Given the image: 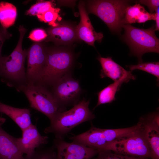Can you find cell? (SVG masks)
<instances>
[{
    "instance_id": "obj_1",
    "label": "cell",
    "mask_w": 159,
    "mask_h": 159,
    "mask_svg": "<svg viewBox=\"0 0 159 159\" xmlns=\"http://www.w3.org/2000/svg\"><path fill=\"white\" fill-rule=\"evenodd\" d=\"M19 37L14 50L8 56H3L0 63V77L7 86L15 88L19 92L28 84L24 67L27 50L23 49L22 43L26 29L23 26L18 28Z\"/></svg>"
},
{
    "instance_id": "obj_2",
    "label": "cell",
    "mask_w": 159,
    "mask_h": 159,
    "mask_svg": "<svg viewBox=\"0 0 159 159\" xmlns=\"http://www.w3.org/2000/svg\"><path fill=\"white\" fill-rule=\"evenodd\" d=\"M74 60V54L68 49L56 47L47 48L45 67L39 79L34 84L49 89L64 75L70 73Z\"/></svg>"
},
{
    "instance_id": "obj_3",
    "label": "cell",
    "mask_w": 159,
    "mask_h": 159,
    "mask_svg": "<svg viewBox=\"0 0 159 159\" xmlns=\"http://www.w3.org/2000/svg\"><path fill=\"white\" fill-rule=\"evenodd\" d=\"M90 100L83 98L74 105L70 110L58 112L50 121V125L44 130L46 133H52L56 138H63L72 129L95 117L89 109Z\"/></svg>"
},
{
    "instance_id": "obj_4",
    "label": "cell",
    "mask_w": 159,
    "mask_h": 159,
    "mask_svg": "<svg viewBox=\"0 0 159 159\" xmlns=\"http://www.w3.org/2000/svg\"><path fill=\"white\" fill-rule=\"evenodd\" d=\"M123 39L129 46L131 54L136 56L140 62L142 56L148 52L159 53V39L155 34L154 26L144 29L136 27L130 24H124Z\"/></svg>"
},
{
    "instance_id": "obj_5",
    "label": "cell",
    "mask_w": 159,
    "mask_h": 159,
    "mask_svg": "<svg viewBox=\"0 0 159 159\" xmlns=\"http://www.w3.org/2000/svg\"><path fill=\"white\" fill-rule=\"evenodd\" d=\"M127 0H91L88 1V12L100 18L111 32L119 34L124 24Z\"/></svg>"
},
{
    "instance_id": "obj_6",
    "label": "cell",
    "mask_w": 159,
    "mask_h": 159,
    "mask_svg": "<svg viewBox=\"0 0 159 159\" xmlns=\"http://www.w3.org/2000/svg\"><path fill=\"white\" fill-rule=\"evenodd\" d=\"M139 121L140 125L138 129L117 138L99 150H109L128 156L150 158L145 132L141 122Z\"/></svg>"
},
{
    "instance_id": "obj_7",
    "label": "cell",
    "mask_w": 159,
    "mask_h": 159,
    "mask_svg": "<svg viewBox=\"0 0 159 159\" xmlns=\"http://www.w3.org/2000/svg\"><path fill=\"white\" fill-rule=\"evenodd\" d=\"M19 92L24 94L32 108L44 115L50 121L58 112L63 111L50 90L44 86L28 84L21 87Z\"/></svg>"
},
{
    "instance_id": "obj_8",
    "label": "cell",
    "mask_w": 159,
    "mask_h": 159,
    "mask_svg": "<svg viewBox=\"0 0 159 159\" xmlns=\"http://www.w3.org/2000/svg\"><path fill=\"white\" fill-rule=\"evenodd\" d=\"M140 125V123L139 121L133 126L123 128L104 129L92 126L87 131L74 135L69 139L73 141L97 148L99 150L117 138L136 130Z\"/></svg>"
},
{
    "instance_id": "obj_9",
    "label": "cell",
    "mask_w": 159,
    "mask_h": 159,
    "mask_svg": "<svg viewBox=\"0 0 159 159\" xmlns=\"http://www.w3.org/2000/svg\"><path fill=\"white\" fill-rule=\"evenodd\" d=\"M50 88V90L62 111L63 107L78 102L82 92L79 82L73 78L70 73L61 78Z\"/></svg>"
},
{
    "instance_id": "obj_10",
    "label": "cell",
    "mask_w": 159,
    "mask_h": 159,
    "mask_svg": "<svg viewBox=\"0 0 159 159\" xmlns=\"http://www.w3.org/2000/svg\"><path fill=\"white\" fill-rule=\"evenodd\" d=\"M47 49L42 43L36 42L27 50L26 73L28 84H34L39 77L46 64Z\"/></svg>"
},
{
    "instance_id": "obj_11",
    "label": "cell",
    "mask_w": 159,
    "mask_h": 159,
    "mask_svg": "<svg viewBox=\"0 0 159 159\" xmlns=\"http://www.w3.org/2000/svg\"><path fill=\"white\" fill-rule=\"evenodd\" d=\"M57 151L56 159H90L100 152L97 149L73 141L55 138L53 145Z\"/></svg>"
},
{
    "instance_id": "obj_12",
    "label": "cell",
    "mask_w": 159,
    "mask_h": 159,
    "mask_svg": "<svg viewBox=\"0 0 159 159\" xmlns=\"http://www.w3.org/2000/svg\"><path fill=\"white\" fill-rule=\"evenodd\" d=\"M139 120L144 128L152 159H159V115L155 112L144 117Z\"/></svg>"
},
{
    "instance_id": "obj_13",
    "label": "cell",
    "mask_w": 159,
    "mask_h": 159,
    "mask_svg": "<svg viewBox=\"0 0 159 159\" xmlns=\"http://www.w3.org/2000/svg\"><path fill=\"white\" fill-rule=\"evenodd\" d=\"M84 1L79 2L78 7L80 16L79 23L76 26L78 39L82 40L88 45L94 47L95 41L100 42L103 37L101 32H97L94 29L85 8Z\"/></svg>"
},
{
    "instance_id": "obj_14",
    "label": "cell",
    "mask_w": 159,
    "mask_h": 159,
    "mask_svg": "<svg viewBox=\"0 0 159 159\" xmlns=\"http://www.w3.org/2000/svg\"><path fill=\"white\" fill-rule=\"evenodd\" d=\"M22 131V137L16 138V142L20 151L26 156L31 155L36 148L48 142V137L41 135L33 124Z\"/></svg>"
},
{
    "instance_id": "obj_15",
    "label": "cell",
    "mask_w": 159,
    "mask_h": 159,
    "mask_svg": "<svg viewBox=\"0 0 159 159\" xmlns=\"http://www.w3.org/2000/svg\"><path fill=\"white\" fill-rule=\"evenodd\" d=\"M47 36L45 42H51L56 45H67L78 39L76 31V26L67 23H59L55 27L46 29Z\"/></svg>"
},
{
    "instance_id": "obj_16",
    "label": "cell",
    "mask_w": 159,
    "mask_h": 159,
    "mask_svg": "<svg viewBox=\"0 0 159 159\" xmlns=\"http://www.w3.org/2000/svg\"><path fill=\"white\" fill-rule=\"evenodd\" d=\"M6 120L0 117V159H25L16 143V138L2 127Z\"/></svg>"
},
{
    "instance_id": "obj_17",
    "label": "cell",
    "mask_w": 159,
    "mask_h": 159,
    "mask_svg": "<svg viewBox=\"0 0 159 159\" xmlns=\"http://www.w3.org/2000/svg\"><path fill=\"white\" fill-rule=\"evenodd\" d=\"M97 59L101 67L100 76L102 78L108 77L115 82L132 74L131 71L126 70L114 61L111 57H103L100 55Z\"/></svg>"
},
{
    "instance_id": "obj_18",
    "label": "cell",
    "mask_w": 159,
    "mask_h": 159,
    "mask_svg": "<svg viewBox=\"0 0 159 159\" xmlns=\"http://www.w3.org/2000/svg\"><path fill=\"white\" fill-rule=\"evenodd\" d=\"M0 113L4 114L10 117L21 131L32 124L31 119L30 111L29 109L15 107L0 101Z\"/></svg>"
},
{
    "instance_id": "obj_19",
    "label": "cell",
    "mask_w": 159,
    "mask_h": 159,
    "mask_svg": "<svg viewBox=\"0 0 159 159\" xmlns=\"http://www.w3.org/2000/svg\"><path fill=\"white\" fill-rule=\"evenodd\" d=\"M136 76L133 74L124 77L111 84L97 93L98 101L95 108L103 104L110 103L116 100L115 95L119 91L122 84L127 83L130 80H135Z\"/></svg>"
},
{
    "instance_id": "obj_20",
    "label": "cell",
    "mask_w": 159,
    "mask_h": 159,
    "mask_svg": "<svg viewBox=\"0 0 159 159\" xmlns=\"http://www.w3.org/2000/svg\"><path fill=\"white\" fill-rule=\"evenodd\" d=\"M17 16L16 7L13 4L6 2H0V23L7 29L15 23Z\"/></svg>"
},
{
    "instance_id": "obj_21",
    "label": "cell",
    "mask_w": 159,
    "mask_h": 159,
    "mask_svg": "<svg viewBox=\"0 0 159 159\" xmlns=\"http://www.w3.org/2000/svg\"><path fill=\"white\" fill-rule=\"evenodd\" d=\"M147 11L139 4L128 6L126 8L124 18V24L137 23Z\"/></svg>"
},
{
    "instance_id": "obj_22",
    "label": "cell",
    "mask_w": 159,
    "mask_h": 159,
    "mask_svg": "<svg viewBox=\"0 0 159 159\" xmlns=\"http://www.w3.org/2000/svg\"><path fill=\"white\" fill-rule=\"evenodd\" d=\"M130 71L135 70L143 71L150 73L156 77L157 84L159 81V62H140L135 65H127Z\"/></svg>"
},
{
    "instance_id": "obj_23",
    "label": "cell",
    "mask_w": 159,
    "mask_h": 159,
    "mask_svg": "<svg viewBox=\"0 0 159 159\" xmlns=\"http://www.w3.org/2000/svg\"><path fill=\"white\" fill-rule=\"evenodd\" d=\"M60 10L59 8L53 7L48 11L37 16L40 21L48 23L51 26H56L59 24L58 21L61 19L59 14Z\"/></svg>"
},
{
    "instance_id": "obj_24",
    "label": "cell",
    "mask_w": 159,
    "mask_h": 159,
    "mask_svg": "<svg viewBox=\"0 0 159 159\" xmlns=\"http://www.w3.org/2000/svg\"><path fill=\"white\" fill-rule=\"evenodd\" d=\"M53 7H54L51 1H39L32 6L26 14L27 15L37 16L44 13Z\"/></svg>"
},
{
    "instance_id": "obj_25",
    "label": "cell",
    "mask_w": 159,
    "mask_h": 159,
    "mask_svg": "<svg viewBox=\"0 0 159 159\" xmlns=\"http://www.w3.org/2000/svg\"><path fill=\"white\" fill-rule=\"evenodd\" d=\"M98 155L95 159H148L140 157H134L118 153L109 150L100 151Z\"/></svg>"
},
{
    "instance_id": "obj_26",
    "label": "cell",
    "mask_w": 159,
    "mask_h": 159,
    "mask_svg": "<svg viewBox=\"0 0 159 159\" xmlns=\"http://www.w3.org/2000/svg\"><path fill=\"white\" fill-rule=\"evenodd\" d=\"M53 148L46 150H36L31 155L26 156L25 159H56V153Z\"/></svg>"
},
{
    "instance_id": "obj_27",
    "label": "cell",
    "mask_w": 159,
    "mask_h": 159,
    "mask_svg": "<svg viewBox=\"0 0 159 159\" xmlns=\"http://www.w3.org/2000/svg\"><path fill=\"white\" fill-rule=\"evenodd\" d=\"M47 36V34L44 29L39 28L33 30L28 37L32 41L39 42L45 40Z\"/></svg>"
},
{
    "instance_id": "obj_28",
    "label": "cell",
    "mask_w": 159,
    "mask_h": 159,
    "mask_svg": "<svg viewBox=\"0 0 159 159\" xmlns=\"http://www.w3.org/2000/svg\"><path fill=\"white\" fill-rule=\"evenodd\" d=\"M12 34L9 32L6 29L0 26V63L2 61L3 56L1 54V49L3 45L6 40L9 39Z\"/></svg>"
},
{
    "instance_id": "obj_29",
    "label": "cell",
    "mask_w": 159,
    "mask_h": 159,
    "mask_svg": "<svg viewBox=\"0 0 159 159\" xmlns=\"http://www.w3.org/2000/svg\"><path fill=\"white\" fill-rule=\"evenodd\" d=\"M140 3L147 6L149 9L150 13H153L159 8L158 0H139Z\"/></svg>"
},
{
    "instance_id": "obj_30",
    "label": "cell",
    "mask_w": 159,
    "mask_h": 159,
    "mask_svg": "<svg viewBox=\"0 0 159 159\" xmlns=\"http://www.w3.org/2000/svg\"><path fill=\"white\" fill-rule=\"evenodd\" d=\"M156 16L155 21V31H159V8H158L155 12Z\"/></svg>"
},
{
    "instance_id": "obj_31",
    "label": "cell",
    "mask_w": 159,
    "mask_h": 159,
    "mask_svg": "<svg viewBox=\"0 0 159 159\" xmlns=\"http://www.w3.org/2000/svg\"><path fill=\"white\" fill-rule=\"evenodd\" d=\"M0 114H1V113H0Z\"/></svg>"
},
{
    "instance_id": "obj_32",
    "label": "cell",
    "mask_w": 159,
    "mask_h": 159,
    "mask_svg": "<svg viewBox=\"0 0 159 159\" xmlns=\"http://www.w3.org/2000/svg\"></svg>"
}]
</instances>
